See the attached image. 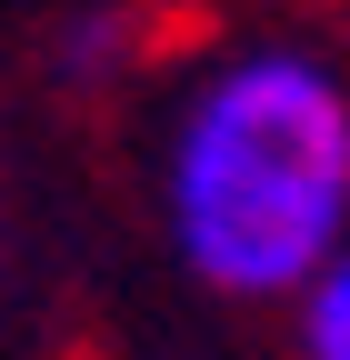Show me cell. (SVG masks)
I'll return each mask as SVG.
<instances>
[{
    "mask_svg": "<svg viewBox=\"0 0 350 360\" xmlns=\"http://www.w3.org/2000/svg\"><path fill=\"white\" fill-rule=\"evenodd\" d=\"M160 210L190 281L300 300L350 240V90L300 51L221 60L170 120Z\"/></svg>",
    "mask_w": 350,
    "mask_h": 360,
    "instance_id": "1",
    "label": "cell"
},
{
    "mask_svg": "<svg viewBox=\"0 0 350 360\" xmlns=\"http://www.w3.org/2000/svg\"><path fill=\"white\" fill-rule=\"evenodd\" d=\"M300 360H350V240L340 260L300 290Z\"/></svg>",
    "mask_w": 350,
    "mask_h": 360,
    "instance_id": "2",
    "label": "cell"
}]
</instances>
